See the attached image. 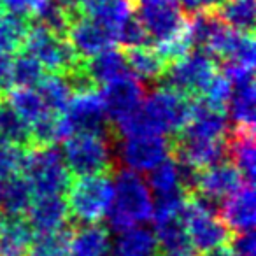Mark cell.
Listing matches in <instances>:
<instances>
[{
	"label": "cell",
	"instance_id": "41",
	"mask_svg": "<svg viewBox=\"0 0 256 256\" xmlns=\"http://www.w3.org/2000/svg\"><path fill=\"white\" fill-rule=\"evenodd\" d=\"M39 2L40 0H0V4H2L4 11L14 12V14L28 16V18Z\"/></svg>",
	"mask_w": 256,
	"mask_h": 256
},
{
	"label": "cell",
	"instance_id": "47",
	"mask_svg": "<svg viewBox=\"0 0 256 256\" xmlns=\"http://www.w3.org/2000/svg\"><path fill=\"white\" fill-rule=\"evenodd\" d=\"M2 218H4V214H2V210H0V221H2Z\"/></svg>",
	"mask_w": 256,
	"mask_h": 256
},
{
	"label": "cell",
	"instance_id": "46",
	"mask_svg": "<svg viewBox=\"0 0 256 256\" xmlns=\"http://www.w3.org/2000/svg\"><path fill=\"white\" fill-rule=\"evenodd\" d=\"M2 12H6V11H4V8H2V4H0V14H2Z\"/></svg>",
	"mask_w": 256,
	"mask_h": 256
},
{
	"label": "cell",
	"instance_id": "33",
	"mask_svg": "<svg viewBox=\"0 0 256 256\" xmlns=\"http://www.w3.org/2000/svg\"><path fill=\"white\" fill-rule=\"evenodd\" d=\"M0 140L20 148L30 146V128L4 98L0 100Z\"/></svg>",
	"mask_w": 256,
	"mask_h": 256
},
{
	"label": "cell",
	"instance_id": "4",
	"mask_svg": "<svg viewBox=\"0 0 256 256\" xmlns=\"http://www.w3.org/2000/svg\"><path fill=\"white\" fill-rule=\"evenodd\" d=\"M67 209L70 223L96 224L106 218L112 202L114 184L110 174L72 178L67 188Z\"/></svg>",
	"mask_w": 256,
	"mask_h": 256
},
{
	"label": "cell",
	"instance_id": "45",
	"mask_svg": "<svg viewBox=\"0 0 256 256\" xmlns=\"http://www.w3.org/2000/svg\"><path fill=\"white\" fill-rule=\"evenodd\" d=\"M4 98V88H2V86H0V100Z\"/></svg>",
	"mask_w": 256,
	"mask_h": 256
},
{
	"label": "cell",
	"instance_id": "1",
	"mask_svg": "<svg viewBox=\"0 0 256 256\" xmlns=\"http://www.w3.org/2000/svg\"><path fill=\"white\" fill-rule=\"evenodd\" d=\"M112 179V202L106 214L110 230L116 234L139 226L153 218V195L148 182L137 172L118 167Z\"/></svg>",
	"mask_w": 256,
	"mask_h": 256
},
{
	"label": "cell",
	"instance_id": "13",
	"mask_svg": "<svg viewBox=\"0 0 256 256\" xmlns=\"http://www.w3.org/2000/svg\"><path fill=\"white\" fill-rule=\"evenodd\" d=\"M65 39L79 58H90L116 44L114 34L107 26L82 14L72 20Z\"/></svg>",
	"mask_w": 256,
	"mask_h": 256
},
{
	"label": "cell",
	"instance_id": "38",
	"mask_svg": "<svg viewBox=\"0 0 256 256\" xmlns=\"http://www.w3.org/2000/svg\"><path fill=\"white\" fill-rule=\"evenodd\" d=\"M25 150L14 144H9L0 140V178H9V176L20 174Z\"/></svg>",
	"mask_w": 256,
	"mask_h": 256
},
{
	"label": "cell",
	"instance_id": "21",
	"mask_svg": "<svg viewBox=\"0 0 256 256\" xmlns=\"http://www.w3.org/2000/svg\"><path fill=\"white\" fill-rule=\"evenodd\" d=\"M123 53L128 65V72L137 81H140L144 86L158 84L168 64L154 50V46L144 44V46L128 48V50H123Z\"/></svg>",
	"mask_w": 256,
	"mask_h": 256
},
{
	"label": "cell",
	"instance_id": "16",
	"mask_svg": "<svg viewBox=\"0 0 256 256\" xmlns=\"http://www.w3.org/2000/svg\"><path fill=\"white\" fill-rule=\"evenodd\" d=\"M230 130V121L224 110L210 109L200 100L193 98L192 116H190L186 126L182 128L181 136L193 137V139H226Z\"/></svg>",
	"mask_w": 256,
	"mask_h": 256
},
{
	"label": "cell",
	"instance_id": "10",
	"mask_svg": "<svg viewBox=\"0 0 256 256\" xmlns=\"http://www.w3.org/2000/svg\"><path fill=\"white\" fill-rule=\"evenodd\" d=\"M181 220L190 235V240L200 254L230 242L232 232L220 220V216L209 212V210H204L190 198H186Z\"/></svg>",
	"mask_w": 256,
	"mask_h": 256
},
{
	"label": "cell",
	"instance_id": "40",
	"mask_svg": "<svg viewBox=\"0 0 256 256\" xmlns=\"http://www.w3.org/2000/svg\"><path fill=\"white\" fill-rule=\"evenodd\" d=\"M220 4L221 0H179V8L188 16L196 14V12L216 11Z\"/></svg>",
	"mask_w": 256,
	"mask_h": 256
},
{
	"label": "cell",
	"instance_id": "20",
	"mask_svg": "<svg viewBox=\"0 0 256 256\" xmlns=\"http://www.w3.org/2000/svg\"><path fill=\"white\" fill-rule=\"evenodd\" d=\"M156 256H200L182 223L181 216L154 223Z\"/></svg>",
	"mask_w": 256,
	"mask_h": 256
},
{
	"label": "cell",
	"instance_id": "42",
	"mask_svg": "<svg viewBox=\"0 0 256 256\" xmlns=\"http://www.w3.org/2000/svg\"><path fill=\"white\" fill-rule=\"evenodd\" d=\"M11 53H0V86L8 90L11 86V67H12Z\"/></svg>",
	"mask_w": 256,
	"mask_h": 256
},
{
	"label": "cell",
	"instance_id": "31",
	"mask_svg": "<svg viewBox=\"0 0 256 256\" xmlns=\"http://www.w3.org/2000/svg\"><path fill=\"white\" fill-rule=\"evenodd\" d=\"M39 95L44 102V107L51 112H58L62 114L67 109L68 102L74 96L70 86H68L67 79L64 78V74H53L44 76L39 81Z\"/></svg>",
	"mask_w": 256,
	"mask_h": 256
},
{
	"label": "cell",
	"instance_id": "37",
	"mask_svg": "<svg viewBox=\"0 0 256 256\" xmlns=\"http://www.w3.org/2000/svg\"><path fill=\"white\" fill-rule=\"evenodd\" d=\"M114 39L116 42L121 44V50H128V48H136V46H144L150 40L146 28L142 26V23L139 22V18L134 12L128 20H124L120 26L114 32Z\"/></svg>",
	"mask_w": 256,
	"mask_h": 256
},
{
	"label": "cell",
	"instance_id": "32",
	"mask_svg": "<svg viewBox=\"0 0 256 256\" xmlns=\"http://www.w3.org/2000/svg\"><path fill=\"white\" fill-rule=\"evenodd\" d=\"M30 20H32V23H37V25L51 30L56 36L65 37L74 16L65 11L56 0H40L30 14Z\"/></svg>",
	"mask_w": 256,
	"mask_h": 256
},
{
	"label": "cell",
	"instance_id": "2",
	"mask_svg": "<svg viewBox=\"0 0 256 256\" xmlns=\"http://www.w3.org/2000/svg\"><path fill=\"white\" fill-rule=\"evenodd\" d=\"M114 146H116L114 137L76 134L64 140L62 156L72 178L112 174L118 168Z\"/></svg>",
	"mask_w": 256,
	"mask_h": 256
},
{
	"label": "cell",
	"instance_id": "14",
	"mask_svg": "<svg viewBox=\"0 0 256 256\" xmlns=\"http://www.w3.org/2000/svg\"><path fill=\"white\" fill-rule=\"evenodd\" d=\"M218 216L230 228L232 234L252 230L256 221L254 186L251 182H244L237 192L226 196L221 202Z\"/></svg>",
	"mask_w": 256,
	"mask_h": 256
},
{
	"label": "cell",
	"instance_id": "28",
	"mask_svg": "<svg viewBox=\"0 0 256 256\" xmlns=\"http://www.w3.org/2000/svg\"><path fill=\"white\" fill-rule=\"evenodd\" d=\"M4 100L28 124L34 120H37L44 110H48L44 107L39 92L34 88H28V86H9L8 90H4Z\"/></svg>",
	"mask_w": 256,
	"mask_h": 256
},
{
	"label": "cell",
	"instance_id": "27",
	"mask_svg": "<svg viewBox=\"0 0 256 256\" xmlns=\"http://www.w3.org/2000/svg\"><path fill=\"white\" fill-rule=\"evenodd\" d=\"M74 234V223L50 232H36L28 246L26 256H67L70 237Z\"/></svg>",
	"mask_w": 256,
	"mask_h": 256
},
{
	"label": "cell",
	"instance_id": "15",
	"mask_svg": "<svg viewBox=\"0 0 256 256\" xmlns=\"http://www.w3.org/2000/svg\"><path fill=\"white\" fill-rule=\"evenodd\" d=\"M244 182V178L237 170V167L232 162L224 160L210 167L200 168L195 192L221 202L237 192Z\"/></svg>",
	"mask_w": 256,
	"mask_h": 256
},
{
	"label": "cell",
	"instance_id": "39",
	"mask_svg": "<svg viewBox=\"0 0 256 256\" xmlns=\"http://www.w3.org/2000/svg\"><path fill=\"white\" fill-rule=\"evenodd\" d=\"M230 249L235 256H256V240H254V230L248 232H235L232 234Z\"/></svg>",
	"mask_w": 256,
	"mask_h": 256
},
{
	"label": "cell",
	"instance_id": "24",
	"mask_svg": "<svg viewBox=\"0 0 256 256\" xmlns=\"http://www.w3.org/2000/svg\"><path fill=\"white\" fill-rule=\"evenodd\" d=\"M36 196L32 186L22 174L9 176L4 179V188L0 193V210L8 218H25Z\"/></svg>",
	"mask_w": 256,
	"mask_h": 256
},
{
	"label": "cell",
	"instance_id": "25",
	"mask_svg": "<svg viewBox=\"0 0 256 256\" xmlns=\"http://www.w3.org/2000/svg\"><path fill=\"white\" fill-rule=\"evenodd\" d=\"M34 230L25 218H2L0 221V256H26Z\"/></svg>",
	"mask_w": 256,
	"mask_h": 256
},
{
	"label": "cell",
	"instance_id": "44",
	"mask_svg": "<svg viewBox=\"0 0 256 256\" xmlns=\"http://www.w3.org/2000/svg\"><path fill=\"white\" fill-rule=\"evenodd\" d=\"M2 188H4V178H0V193H2Z\"/></svg>",
	"mask_w": 256,
	"mask_h": 256
},
{
	"label": "cell",
	"instance_id": "3",
	"mask_svg": "<svg viewBox=\"0 0 256 256\" xmlns=\"http://www.w3.org/2000/svg\"><path fill=\"white\" fill-rule=\"evenodd\" d=\"M193 98L170 88H153L139 107L146 132L151 136H176L192 116Z\"/></svg>",
	"mask_w": 256,
	"mask_h": 256
},
{
	"label": "cell",
	"instance_id": "19",
	"mask_svg": "<svg viewBox=\"0 0 256 256\" xmlns=\"http://www.w3.org/2000/svg\"><path fill=\"white\" fill-rule=\"evenodd\" d=\"M226 160L237 167L246 182H254L256 146L254 128L230 126L226 136Z\"/></svg>",
	"mask_w": 256,
	"mask_h": 256
},
{
	"label": "cell",
	"instance_id": "43",
	"mask_svg": "<svg viewBox=\"0 0 256 256\" xmlns=\"http://www.w3.org/2000/svg\"><path fill=\"white\" fill-rule=\"evenodd\" d=\"M200 256H235L234 251L230 249V246L224 244V246H220V248H214L207 252H202Z\"/></svg>",
	"mask_w": 256,
	"mask_h": 256
},
{
	"label": "cell",
	"instance_id": "30",
	"mask_svg": "<svg viewBox=\"0 0 256 256\" xmlns=\"http://www.w3.org/2000/svg\"><path fill=\"white\" fill-rule=\"evenodd\" d=\"M254 9V0H221V4L216 9V14L230 28L252 34Z\"/></svg>",
	"mask_w": 256,
	"mask_h": 256
},
{
	"label": "cell",
	"instance_id": "5",
	"mask_svg": "<svg viewBox=\"0 0 256 256\" xmlns=\"http://www.w3.org/2000/svg\"><path fill=\"white\" fill-rule=\"evenodd\" d=\"M20 174L36 195H64L72 181L62 151L54 146H28L23 153Z\"/></svg>",
	"mask_w": 256,
	"mask_h": 256
},
{
	"label": "cell",
	"instance_id": "35",
	"mask_svg": "<svg viewBox=\"0 0 256 256\" xmlns=\"http://www.w3.org/2000/svg\"><path fill=\"white\" fill-rule=\"evenodd\" d=\"M44 78V68L36 58L26 53H18L12 56L11 67V86H32L39 84Z\"/></svg>",
	"mask_w": 256,
	"mask_h": 256
},
{
	"label": "cell",
	"instance_id": "9",
	"mask_svg": "<svg viewBox=\"0 0 256 256\" xmlns=\"http://www.w3.org/2000/svg\"><path fill=\"white\" fill-rule=\"evenodd\" d=\"M136 16L154 44L172 39L188 25L176 0H136Z\"/></svg>",
	"mask_w": 256,
	"mask_h": 256
},
{
	"label": "cell",
	"instance_id": "22",
	"mask_svg": "<svg viewBox=\"0 0 256 256\" xmlns=\"http://www.w3.org/2000/svg\"><path fill=\"white\" fill-rule=\"evenodd\" d=\"M84 68L92 81L96 84V88L121 78V76L130 74L123 50L116 46H110L93 56L84 58Z\"/></svg>",
	"mask_w": 256,
	"mask_h": 256
},
{
	"label": "cell",
	"instance_id": "11",
	"mask_svg": "<svg viewBox=\"0 0 256 256\" xmlns=\"http://www.w3.org/2000/svg\"><path fill=\"white\" fill-rule=\"evenodd\" d=\"M118 160L123 168L137 174L150 172L170 154V139L165 136H137L116 140ZM118 165V167H121Z\"/></svg>",
	"mask_w": 256,
	"mask_h": 256
},
{
	"label": "cell",
	"instance_id": "29",
	"mask_svg": "<svg viewBox=\"0 0 256 256\" xmlns=\"http://www.w3.org/2000/svg\"><path fill=\"white\" fill-rule=\"evenodd\" d=\"M30 128V146H56L67 139L58 112L44 110L37 120L28 124Z\"/></svg>",
	"mask_w": 256,
	"mask_h": 256
},
{
	"label": "cell",
	"instance_id": "7",
	"mask_svg": "<svg viewBox=\"0 0 256 256\" xmlns=\"http://www.w3.org/2000/svg\"><path fill=\"white\" fill-rule=\"evenodd\" d=\"M20 51L36 58L44 70H50L53 74H65L81 60L65 37L56 36L37 23L30 25Z\"/></svg>",
	"mask_w": 256,
	"mask_h": 256
},
{
	"label": "cell",
	"instance_id": "23",
	"mask_svg": "<svg viewBox=\"0 0 256 256\" xmlns=\"http://www.w3.org/2000/svg\"><path fill=\"white\" fill-rule=\"evenodd\" d=\"M110 237L106 226L79 224L70 237L67 256H109Z\"/></svg>",
	"mask_w": 256,
	"mask_h": 256
},
{
	"label": "cell",
	"instance_id": "17",
	"mask_svg": "<svg viewBox=\"0 0 256 256\" xmlns=\"http://www.w3.org/2000/svg\"><path fill=\"white\" fill-rule=\"evenodd\" d=\"M256 88H254V72L232 81L230 100L226 104V118L232 126L238 128H254V106H256Z\"/></svg>",
	"mask_w": 256,
	"mask_h": 256
},
{
	"label": "cell",
	"instance_id": "12",
	"mask_svg": "<svg viewBox=\"0 0 256 256\" xmlns=\"http://www.w3.org/2000/svg\"><path fill=\"white\" fill-rule=\"evenodd\" d=\"M146 93V86L137 81L132 74L121 76V78L104 84L100 98H102L110 126L137 112Z\"/></svg>",
	"mask_w": 256,
	"mask_h": 256
},
{
	"label": "cell",
	"instance_id": "18",
	"mask_svg": "<svg viewBox=\"0 0 256 256\" xmlns=\"http://www.w3.org/2000/svg\"><path fill=\"white\" fill-rule=\"evenodd\" d=\"M34 232H50L68 223L67 200L64 195H36L25 214Z\"/></svg>",
	"mask_w": 256,
	"mask_h": 256
},
{
	"label": "cell",
	"instance_id": "8",
	"mask_svg": "<svg viewBox=\"0 0 256 256\" xmlns=\"http://www.w3.org/2000/svg\"><path fill=\"white\" fill-rule=\"evenodd\" d=\"M60 116L67 137L76 136V134L114 137L106 109H104L102 98H100V93L96 90L76 93L68 102L67 109Z\"/></svg>",
	"mask_w": 256,
	"mask_h": 256
},
{
	"label": "cell",
	"instance_id": "36",
	"mask_svg": "<svg viewBox=\"0 0 256 256\" xmlns=\"http://www.w3.org/2000/svg\"><path fill=\"white\" fill-rule=\"evenodd\" d=\"M230 93H232V82L221 74L220 70L212 76L207 86L202 90L196 100H200L202 104H206L210 109H218V110H226V104L230 100Z\"/></svg>",
	"mask_w": 256,
	"mask_h": 256
},
{
	"label": "cell",
	"instance_id": "26",
	"mask_svg": "<svg viewBox=\"0 0 256 256\" xmlns=\"http://www.w3.org/2000/svg\"><path fill=\"white\" fill-rule=\"evenodd\" d=\"M110 254L116 256H156V238L146 226H132L120 232L110 248Z\"/></svg>",
	"mask_w": 256,
	"mask_h": 256
},
{
	"label": "cell",
	"instance_id": "6",
	"mask_svg": "<svg viewBox=\"0 0 256 256\" xmlns=\"http://www.w3.org/2000/svg\"><path fill=\"white\" fill-rule=\"evenodd\" d=\"M218 70L220 65L212 54L200 48H193L182 58L168 64L158 82L165 88L196 98Z\"/></svg>",
	"mask_w": 256,
	"mask_h": 256
},
{
	"label": "cell",
	"instance_id": "34",
	"mask_svg": "<svg viewBox=\"0 0 256 256\" xmlns=\"http://www.w3.org/2000/svg\"><path fill=\"white\" fill-rule=\"evenodd\" d=\"M148 186L151 190V195H158V193H167L172 190L181 188L179 182V170H178V162L174 160L172 154H168L164 162L151 168L148 172Z\"/></svg>",
	"mask_w": 256,
	"mask_h": 256
}]
</instances>
